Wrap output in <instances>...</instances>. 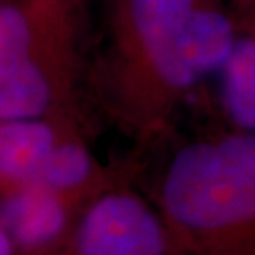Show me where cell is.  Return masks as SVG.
Segmentation results:
<instances>
[{"instance_id": "1", "label": "cell", "mask_w": 255, "mask_h": 255, "mask_svg": "<svg viewBox=\"0 0 255 255\" xmlns=\"http://www.w3.org/2000/svg\"><path fill=\"white\" fill-rule=\"evenodd\" d=\"M208 0H119L101 72L102 102L128 136H164L183 101L237 44Z\"/></svg>"}, {"instance_id": "2", "label": "cell", "mask_w": 255, "mask_h": 255, "mask_svg": "<svg viewBox=\"0 0 255 255\" xmlns=\"http://www.w3.org/2000/svg\"><path fill=\"white\" fill-rule=\"evenodd\" d=\"M172 255H255V132L183 144L155 185Z\"/></svg>"}, {"instance_id": "3", "label": "cell", "mask_w": 255, "mask_h": 255, "mask_svg": "<svg viewBox=\"0 0 255 255\" xmlns=\"http://www.w3.org/2000/svg\"><path fill=\"white\" fill-rule=\"evenodd\" d=\"M72 0H0V121L80 114Z\"/></svg>"}, {"instance_id": "4", "label": "cell", "mask_w": 255, "mask_h": 255, "mask_svg": "<svg viewBox=\"0 0 255 255\" xmlns=\"http://www.w3.org/2000/svg\"><path fill=\"white\" fill-rule=\"evenodd\" d=\"M116 182L87 144L80 114L0 121L2 187L46 189L83 208Z\"/></svg>"}, {"instance_id": "5", "label": "cell", "mask_w": 255, "mask_h": 255, "mask_svg": "<svg viewBox=\"0 0 255 255\" xmlns=\"http://www.w3.org/2000/svg\"><path fill=\"white\" fill-rule=\"evenodd\" d=\"M64 255H172L153 202L116 182L87 202Z\"/></svg>"}, {"instance_id": "6", "label": "cell", "mask_w": 255, "mask_h": 255, "mask_svg": "<svg viewBox=\"0 0 255 255\" xmlns=\"http://www.w3.org/2000/svg\"><path fill=\"white\" fill-rule=\"evenodd\" d=\"M82 210L46 189L0 185V225L19 255H59L68 244Z\"/></svg>"}, {"instance_id": "7", "label": "cell", "mask_w": 255, "mask_h": 255, "mask_svg": "<svg viewBox=\"0 0 255 255\" xmlns=\"http://www.w3.org/2000/svg\"><path fill=\"white\" fill-rule=\"evenodd\" d=\"M221 97L235 127L255 132V59L231 51L221 68Z\"/></svg>"}, {"instance_id": "8", "label": "cell", "mask_w": 255, "mask_h": 255, "mask_svg": "<svg viewBox=\"0 0 255 255\" xmlns=\"http://www.w3.org/2000/svg\"><path fill=\"white\" fill-rule=\"evenodd\" d=\"M0 255H19L13 240L9 238V235L2 225H0Z\"/></svg>"}, {"instance_id": "9", "label": "cell", "mask_w": 255, "mask_h": 255, "mask_svg": "<svg viewBox=\"0 0 255 255\" xmlns=\"http://www.w3.org/2000/svg\"><path fill=\"white\" fill-rule=\"evenodd\" d=\"M238 4H242V6H250V8H254L255 6V0H235Z\"/></svg>"}, {"instance_id": "10", "label": "cell", "mask_w": 255, "mask_h": 255, "mask_svg": "<svg viewBox=\"0 0 255 255\" xmlns=\"http://www.w3.org/2000/svg\"><path fill=\"white\" fill-rule=\"evenodd\" d=\"M59 255H64V254H63V252H61V254H59Z\"/></svg>"}]
</instances>
